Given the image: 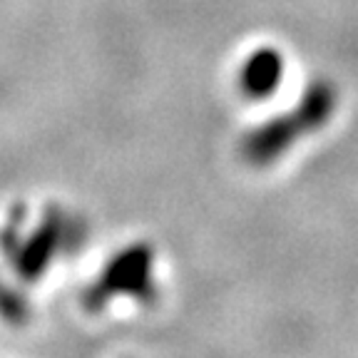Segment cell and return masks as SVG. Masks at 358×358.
I'll return each instance as SVG.
<instances>
[{
    "instance_id": "cell-1",
    "label": "cell",
    "mask_w": 358,
    "mask_h": 358,
    "mask_svg": "<svg viewBox=\"0 0 358 358\" xmlns=\"http://www.w3.org/2000/svg\"><path fill=\"white\" fill-rule=\"evenodd\" d=\"M336 110V90L326 80L308 85L299 105L254 127L241 142V155L254 167H268L299 140L321 129Z\"/></svg>"
},
{
    "instance_id": "cell-2",
    "label": "cell",
    "mask_w": 358,
    "mask_h": 358,
    "mask_svg": "<svg viewBox=\"0 0 358 358\" xmlns=\"http://www.w3.org/2000/svg\"><path fill=\"white\" fill-rule=\"evenodd\" d=\"M284 55L276 48H259L239 70V90L249 100H264L281 85Z\"/></svg>"
}]
</instances>
